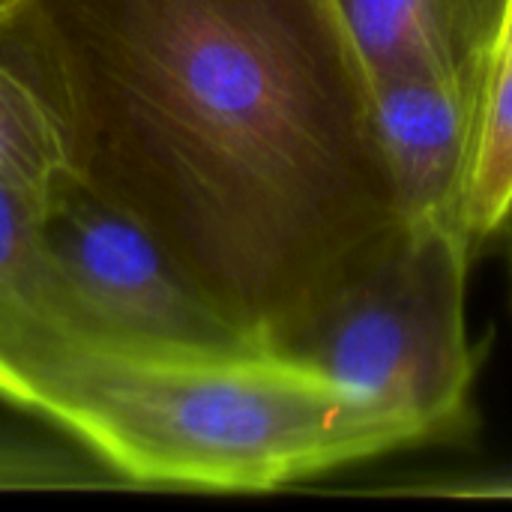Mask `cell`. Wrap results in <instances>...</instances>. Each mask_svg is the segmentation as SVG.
Masks as SVG:
<instances>
[{
	"label": "cell",
	"mask_w": 512,
	"mask_h": 512,
	"mask_svg": "<svg viewBox=\"0 0 512 512\" xmlns=\"http://www.w3.org/2000/svg\"><path fill=\"white\" fill-rule=\"evenodd\" d=\"M0 66L63 171L270 354L408 231L333 0H9Z\"/></svg>",
	"instance_id": "cell-1"
},
{
	"label": "cell",
	"mask_w": 512,
	"mask_h": 512,
	"mask_svg": "<svg viewBox=\"0 0 512 512\" xmlns=\"http://www.w3.org/2000/svg\"><path fill=\"white\" fill-rule=\"evenodd\" d=\"M0 399L144 486L273 492L414 447L318 372L270 351L126 354L36 336L0 351Z\"/></svg>",
	"instance_id": "cell-2"
},
{
	"label": "cell",
	"mask_w": 512,
	"mask_h": 512,
	"mask_svg": "<svg viewBox=\"0 0 512 512\" xmlns=\"http://www.w3.org/2000/svg\"><path fill=\"white\" fill-rule=\"evenodd\" d=\"M471 258L462 231L408 225L276 354L396 423L414 447L462 441L477 423L480 366L465 318Z\"/></svg>",
	"instance_id": "cell-3"
},
{
	"label": "cell",
	"mask_w": 512,
	"mask_h": 512,
	"mask_svg": "<svg viewBox=\"0 0 512 512\" xmlns=\"http://www.w3.org/2000/svg\"><path fill=\"white\" fill-rule=\"evenodd\" d=\"M54 333L126 354L264 351L219 318L162 246L66 171L42 207Z\"/></svg>",
	"instance_id": "cell-4"
},
{
	"label": "cell",
	"mask_w": 512,
	"mask_h": 512,
	"mask_svg": "<svg viewBox=\"0 0 512 512\" xmlns=\"http://www.w3.org/2000/svg\"><path fill=\"white\" fill-rule=\"evenodd\" d=\"M486 69L489 60L417 63L372 78L378 138L408 225L465 234Z\"/></svg>",
	"instance_id": "cell-5"
},
{
	"label": "cell",
	"mask_w": 512,
	"mask_h": 512,
	"mask_svg": "<svg viewBox=\"0 0 512 512\" xmlns=\"http://www.w3.org/2000/svg\"><path fill=\"white\" fill-rule=\"evenodd\" d=\"M369 75L417 63H486L510 0H333Z\"/></svg>",
	"instance_id": "cell-6"
},
{
	"label": "cell",
	"mask_w": 512,
	"mask_h": 512,
	"mask_svg": "<svg viewBox=\"0 0 512 512\" xmlns=\"http://www.w3.org/2000/svg\"><path fill=\"white\" fill-rule=\"evenodd\" d=\"M45 195L0 177V351L54 333L51 267L42 243Z\"/></svg>",
	"instance_id": "cell-7"
},
{
	"label": "cell",
	"mask_w": 512,
	"mask_h": 512,
	"mask_svg": "<svg viewBox=\"0 0 512 512\" xmlns=\"http://www.w3.org/2000/svg\"><path fill=\"white\" fill-rule=\"evenodd\" d=\"M512 216V0L504 27L495 39L483 111H480V138L465 204V237L477 255Z\"/></svg>",
	"instance_id": "cell-8"
},
{
	"label": "cell",
	"mask_w": 512,
	"mask_h": 512,
	"mask_svg": "<svg viewBox=\"0 0 512 512\" xmlns=\"http://www.w3.org/2000/svg\"><path fill=\"white\" fill-rule=\"evenodd\" d=\"M63 171L60 144L36 96L0 66V177L48 192Z\"/></svg>",
	"instance_id": "cell-9"
},
{
	"label": "cell",
	"mask_w": 512,
	"mask_h": 512,
	"mask_svg": "<svg viewBox=\"0 0 512 512\" xmlns=\"http://www.w3.org/2000/svg\"><path fill=\"white\" fill-rule=\"evenodd\" d=\"M6 3H9V0H0V9H3V6H6Z\"/></svg>",
	"instance_id": "cell-10"
}]
</instances>
